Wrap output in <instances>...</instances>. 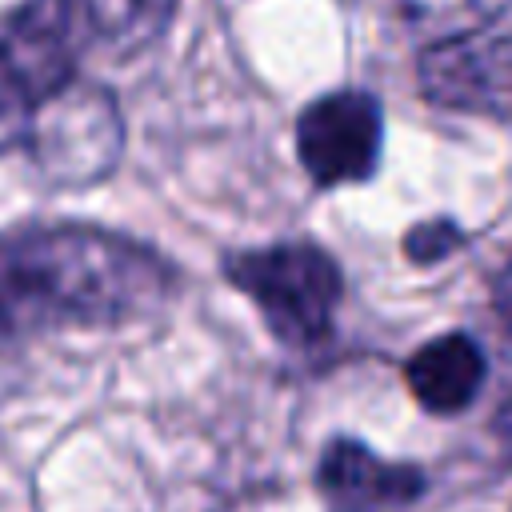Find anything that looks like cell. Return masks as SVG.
Segmentation results:
<instances>
[{"label": "cell", "mask_w": 512, "mask_h": 512, "mask_svg": "<svg viewBox=\"0 0 512 512\" xmlns=\"http://www.w3.org/2000/svg\"><path fill=\"white\" fill-rule=\"evenodd\" d=\"M176 284L148 244L92 228L48 224L0 232V352L60 324H120L152 312Z\"/></svg>", "instance_id": "obj_1"}, {"label": "cell", "mask_w": 512, "mask_h": 512, "mask_svg": "<svg viewBox=\"0 0 512 512\" xmlns=\"http://www.w3.org/2000/svg\"><path fill=\"white\" fill-rule=\"evenodd\" d=\"M224 276L244 292L276 340L308 348L328 340L340 308V268L312 240H284L224 256Z\"/></svg>", "instance_id": "obj_2"}, {"label": "cell", "mask_w": 512, "mask_h": 512, "mask_svg": "<svg viewBox=\"0 0 512 512\" xmlns=\"http://www.w3.org/2000/svg\"><path fill=\"white\" fill-rule=\"evenodd\" d=\"M120 136L112 96L88 84H68L28 120V148L40 172L56 184L100 180L108 168H116Z\"/></svg>", "instance_id": "obj_3"}, {"label": "cell", "mask_w": 512, "mask_h": 512, "mask_svg": "<svg viewBox=\"0 0 512 512\" xmlns=\"http://www.w3.org/2000/svg\"><path fill=\"white\" fill-rule=\"evenodd\" d=\"M384 144V112L372 92H328L296 120V156L316 188L360 184L376 172Z\"/></svg>", "instance_id": "obj_4"}, {"label": "cell", "mask_w": 512, "mask_h": 512, "mask_svg": "<svg viewBox=\"0 0 512 512\" xmlns=\"http://www.w3.org/2000/svg\"><path fill=\"white\" fill-rule=\"evenodd\" d=\"M424 100L484 120H512V32L428 44L416 64Z\"/></svg>", "instance_id": "obj_5"}, {"label": "cell", "mask_w": 512, "mask_h": 512, "mask_svg": "<svg viewBox=\"0 0 512 512\" xmlns=\"http://www.w3.org/2000/svg\"><path fill=\"white\" fill-rule=\"evenodd\" d=\"M0 56L32 112L76 84V36L68 0H24L0 36Z\"/></svg>", "instance_id": "obj_6"}, {"label": "cell", "mask_w": 512, "mask_h": 512, "mask_svg": "<svg viewBox=\"0 0 512 512\" xmlns=\"http://www.w3.org/2000/svg\"><path fill=\"white\" fill-rule=\"evenodd\" d=\"M316 488L328 512H400L424 496L428 476L412 464L376 456L360 440L336 436L320 452Z\"/></svg>", "instance_id": "obj_7"}, {"label": "cell", "mask_w": 512, "mask_h": 512, "mask_svg": "<svg viewBox=\"0 0 512 512\" xmlns=\"http://www.w3.org/2000/svg\"><path fill=\"white\" fill-rule=\"evenodd\" d=\"M404 376L420 408H428L432 416H456L480 396L488 360L472 336L444 332L412 352V360L404 364Z\"/></svg>", "instance_id": "obj_8"}, {"label": "cell", "mask_w": 512, "mask_h": 512, "mask_svg": "<svg viewBox=\"0 0 512 512\" xmlns=\"http://www.w3.org/2000/svg\"><path fill=\"white\" fill-rule=\"evenodd\" d=\"M80 12L108 52L136 56L164 36L176 0H80Z\"/></svg>", "instance_id": "obj_9"}, {"label": "cell", "mask_w": 512, "mask_h": 512, "mask_svg": "<svg viewBox=\"0 0 512 512\" xmlns=\"http://www.w3.org/2000/svg\"><path fill=\"white\" fill-rule=\"evenodd\" d=\"M408 28L428 36L432 44L484 32L496 16L512 8V0H392Z\"/></svg>", "instance_id": "obj_10"}, {"label": "cell", "mask_w": 512, "mask_h": 512, "mask_svg": "<svg viewBox=\"0 0 512 512\" xmlns=\"http://www.w3.org/2000/svg\"><path fill=\"white\" fill-rule=\"evenodd\" d=\"M464 244V232L456 220L440 216V220H420L408 236H404V252L416 260V264H432V260H444L448 252H456Z\"/></svg>", "instance_id": "obj_11"}, {"label": "cell", "mask_w": 512, "mask_h": 512, "mask_svg": "<svg viewBox=\"0 0 512 512\" xmlns=\"http://www.w3.org/2000/svg\"><path fill=\"white\" fill-rule=\"evenodd\" d=\"M496 308L504 316V324L512 328V260L504 264V272L496 276Z\"/></svg>", "instance_id": "obj_12"}, {"label": "cell", "mask_w": 512, "mask_h": 512, "mask_svg": "<svg viewBox=\"0 0 512 512\" xmlns=\"http://www.w3.org/2000/svg\"><path fill=\"white\" fill-rule=\"evenodd\" d=\"M496 436H500V444L512 452V396H508V404H504L500 416H496Z\"/></svg>", "instance_id": "obj_13"}]
</instances>
